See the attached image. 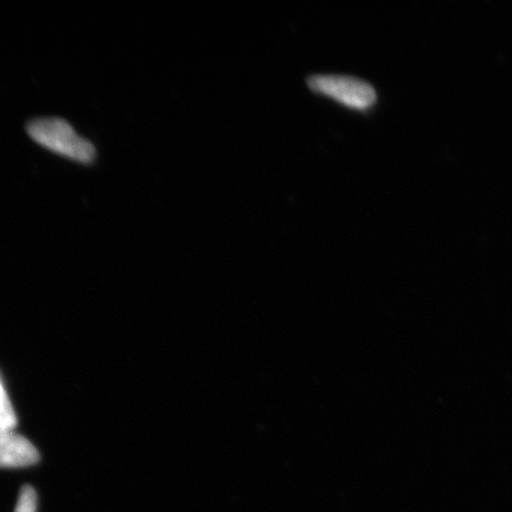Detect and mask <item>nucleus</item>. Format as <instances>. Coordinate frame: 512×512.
Segmentation results:
<instances>
[{"label":"nucleus","instance_id":"obj_4","mask_svg":"<svg viewBox=\"0 0 512 512\" xmlns=\"http://www.w3.org/2000/svg\"><path fill=\"white\" fill-rule=\"evenodd\" d=\"M16 426V415L8 395L0 382V432L12 431Z\"/></svg>","mask_w":512,"mask_h":512},{"label":"nucleus","instance_id":"obj_1","mask_svg":"<svg viewBox=\"0 0 512 512\" xmlns=\"http://www.w3.org/2000/svg\"><path fill=\"white\" fill-rule=\"evenodd\" d=\"M29 137L35 143L61 157L81 164H92L96 149L92 142L80 136L68 121L60 118H38L27 125Z\"/></svg>","mask_w":512,"mask_h":512},{"label":"nucleus","instance_id":"obj_5","mask_svg":"<svg viewBox=\"0 0 512 512\" xmlns=\"http://www.w3.org/2000/svg\"><path fill=\"white\" fill-rule=\"evenodd\" d=\"M15 512H37L36 491L29 485H25L19 495Z\"/></svg>","mask_w":512,"mask_h":512},{"label":"nucleus","instance_id":"obj_2","mask_svg":"<svg viewBox=\"0 0 512 512\" xmlns=\"http://www.w3.org/2000/svg\"><path fill=\"white\" fill-rule=\"evenodd\" d=\"M312 93L349 108L351 111L367 113L377 104V92L373 85L355 76L320 74L307 79Z\"/></svg>","mask_w":512,"mask_h":512},{"label":"nucleus","instance_id":"obj_3","mask_svg":"<svg viewBox=\"0 0 512 512\" xmlns=\"http://www.w3.org/2000/svg\"><path fill=\"white\" fill-rule=\"evenodd\" d=\"M40 460V453L27 438L14 431L0 432V467L19 469L34 465Z\"/></svg>","mask_w":512,"mask_h":512}]
</instances>
